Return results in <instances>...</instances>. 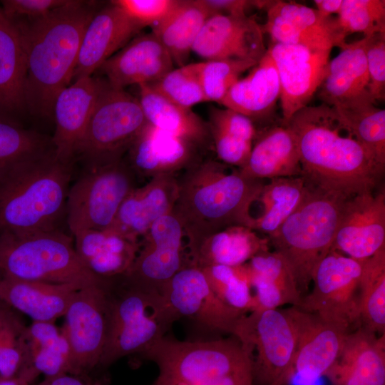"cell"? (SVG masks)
Segmentation results:
<instances>
[{
    "mask_svg": "<svg viewBox=\"0 0 385 385\" xmlns=\"http://www.w3.org/2000/svg\"><path fill=\"white\" fill-rule=\"evenodd\" d=\"M2 277H3V276H2V274H1V272H0V281H1V278H2Z\"/></svg>",
    "mask_w": 385,
    "mask_h": 385,
    "instance_id": "obj_53",
    "label": "cell"
},
{
    "mask_svg": "<svg viewBox=\"0 0 385 385\" xmlns=\"http://www.w3.org/2000/svg\"><path fill=\"white\" fill-rule=\"evenodd\" d=\"M0 272L14 279L86 287L103 280L81 261L73 237L59 229L0 235Z\"/></svg>",
    "mask_w": 385,
    "mask_h": 385,
    "instance_id": "obj_8",
    "label": "cell"
},
{
    "mask_svg": "<svg viewBox=\"0 0 385 385\" xmlns=\"http://www.w3.org/2000/svg\"><path fill=\"white\" fill-rule=\"evenodd\" d=\"M205 149L147 123L125 158L139 178L178 175L205 158Z\"/></svg>",
    "mask_w": 385,
    "mask_h": 385,
    "instance_id": "obj_21",
    "label": "cell"
},
{
    "mask_svg": "<svg viewBox=\"0 0 385 385\" xmlns=\"http://www.w3.org/2000/svg\"><path fill=\"white\" fill-rule=\"evenodd\" d=\"M107 279L80 289L60 329L69 349V374L90 379L98 369L106 335Z\"/></svg>",
    "mask_w": 385,
    "mask_h": 385,
    "instance_id": "obj_13",
    "label": "cell"
},
{
    "mask_svg": "<svg viewBox=\"0 0 385 385\" xmlns=\"http://www.w3.org/2000/svg\"><path fill=\"white\" fill-rule=\"evenodd\" d=\"M215 14L246 16L251 8H257L259 1L248 0H204Z\"/></svg>",
    "mask_w": 385,
    "mask_h": 385,
    "instance_id": "obj_50",
    "label": "cell"
},
{
    "mask_svg": "<svg viewBox=\"0 0 385 385\" xmlns=\"http://www.w3.org/2000/svg\"><path fill=\"white\" fill-rule=\"evenodd\" d=\"M182 224L172 212L155 221L139 240L135 259L123 275L130 282L161 294L166 283L187 265Z\"/></svg>",
    "mask_w": 385,
    "mask_h": 385,
    "instance_id": "obj_14",
    "label": "cell"
},
{
    "mask_svg": "<svg viewBox=\"0 0 385 385\" xmlns=\"http://www.w3.org/2000/svg\"><path fill=\"white\" fill-rule=\"evenodd\" d=\"M267 237H260L245 226H231L216 232L186 251L189 265L203 268L210 265L237 267L258 253L270 250Z\"/></svg>",
    "mask_w": 385,
    "mask_h": 385,
    "instance_id": "obj_33",
    "label": "cell"
},
{
    "mask_svg": "<svg viewBox=\"0 0 385 385\" xmlns=\"http://www.w3.org/2000/svg\"><path fill=\"white\" fill-rule=\"evenodd\" d=\"M307 189L302 176L274 178L265 183L255 202L260 204L261 211L254 217L252 229L267 237L272 235L296 210Z\"/></svg>",
    "mask_w": 385,
    "mask_h": 385,
    "instance_id": "obj_37",
    "label": "cell"
},
{
    "mask_svg": "<svg viewBox=\"0 0 385 385\" xmlns=\"http://www.w3.org/2000/svg\"><path fill=\"white\" fill-rule=\"evenodd\" d=\"M106 335L98 369L122 357L142 355L166 336L179 318L163 295L124 276L107 279Z\"/></svg>",
    "mask_w": 385,
    "mask_h": 385,
    "instance_id": "obj_6",
    "label": "cell"
},
{
    "mask_svg": "<svg viewBox=\"0 0 385 385\" xmlns=\"http://www.w3.org/2000/svg\"><path fill=\"white\" fill-rule=\"evenodd\" d=\"M262 25L247 15L215 14L205 23L192 52L208 60L259 62L267 48Z\"/></svg>",
    "mask_w": 385,
    "mask_h": 385,
    "instance_id": "obj_20",
    "label": "cell"
},
{
    "mask_svg": "<svg viewBox=\"0 0 385 385\" xmlns=\"http://www.w3.org/2000/svg\"><path fill=\"white\" fill-rule=\"evenodd\" d=\"M324 376L332 385H385V334L361 325L349 332Z\"/></svg>",
    "mask_w": 385,
    "mask_h": 385,
    "instance_id": "obj_25",
    "label": "cell"
},
{
    "mask_svg": "<svg viewBox=\"0 0 385 385\" xmlns=\"http://www.w3.org/2000/svg\"><path fill=\"white\" fill-rule=\"evenodd\" d=\"M214 12L204 0H180L152 32L167 49L173 63L187 64L193 44L206 21Z\"/></svg>",
    "mask_w": 385,
    "mask_h": 385,
    "instance_id": "obj_35",
    "label": "cell"
},
{
    "mask_svg": "<svg viewBox=\"0 0 385 385\" xmlns=\"http://www.w3.org/2000/svg\"><path fill=\"white\" fill-rule=\"evenodd\" d=\"M280 98L278 73L268 50L249 73L239 78L221 102L253 123L268 120Z\"/></svg>",
    "mask_w": 385,
    "mask_h": 385,
    "instance_id": "obj_32",
    "label": "cell"
},
{
    "mask_svg": "<svg viewBox=\"0 0 385 385\" xmlns=\"http://www.w3.org/2000/svg\"><path fill=\"white\" fill-rule=\"evenodd\" d=\"M366 43V36L350 43L346 42L339 47V53L329 60L317 91L322 103L344 107L364 101L373 102L369 92Z\"/></svg>",
    "mask_w": 385,
    "mask_h": 385,
    "instance_id": "obj_27",
    "label": "cell"
},
{
    "mask_svg": "<svg viewBox=\"0 0 385 385\" xmlns=\"http://www.w3.org/2000/svg\"><path fill=\"white\" fill-rule=\"evenodd\" d=\"M167 49L153 33L137 35L100 67L113 87L152 83L173 69Z\"/></svg>",
    "mask_w": 385,
    "mask_h": 385,
    "instance_id": "obj_23",
    "label": "cell"
},
{
    "mask_svg": "<svg viewBox=\"0 0 385 385\" xmlns=\"http://www.w3.org/2000/svg\"><path fill=\"white\" fill-rule=\"evenodd\" d=\"M178 194V175L149 179L126 197L111 228L139 241L155 221L172 212Z\"/></svg>",
    "mask_w": 385,
    "mask_h": 385,
    "instance_id": "obj_26",
    "label": "cell"
},
{
    "mask_svg": "<svg viewBox=\"0 0 385 385\" xmlns=\"http://www.w3.org/2000/svg\"><path fill=\"white\" fill-rule=\"evenodd\" d=\"M262 25L272 43L301 45L319 50H332L346 41L337 17H326L316 9L295 1H271Z\"/></svg>",
    "mask_w": 385,
    "mask_h": 385,
    "instance_id": "obj_17",
    "label": "cell"
},
{
    "mask_svg": "<svg viewBox=\"0 0 385 385\" xmlns=\"http://www.w3.org/2000/svg\"><path fill=\"white\" fill-rule=\"evenodd\" d=\"M280 83L282 122L308 106L327 72L332 50L270 43L267 48Z\"/></svg>",
    "mask_w": 385,
    "mask_h": 385,
    "instance_id": "obj_16",
    "label": "cell"
},
{
    "mask_svg": "<svg viewBox=\"0 0 385 385\" xmlns=\"http://www.w3.org/2000/svg\"><path fill=\"white\" fill-rule=\"evenodd\" d=\"M343 0H314L316 9L326 17L332 16L334 14L339 13Z\"/></svg>",
    "mask_w": 385,
    "mask_h": 385,
    "instance_id": "obj_51",
    "label": "cell"
},
{
    "mask_svg": "<svg viewBox=\"0 0 385 385\" xmlns=\"http://www.w3.org/2000/svg\"><path fill=\"white\" fill-rule=\"evenodd\" d=\"M366 37L369 92L373 102L376 103L385 97V33Z\"/></svg>",
    "mask_w": 385,
    "mask_h": 385,
    "instance_id": "obj_46",
    "label": "cell"
},
{
    "mask_svg": "<svg viewBox=\"0 0 385 385\" xmlns=\"http://www.w3.org/2000/svg\"><path fill=\"white\" fill-rule=\"evenodd\" d=\"M346 200L307 185L296 210L267 237L289 265L302 297L317 266L332 250Z\"/></svg>",
    "mask_w": 385,
    "mask_h": 385,
    "instance_id": "obj_7",
    "label": "cell"
},
{
    "mask_svg": "<svg viewBox=\"0 0 385 385\" xmlns=\"http://www.w3.org/2000/svg\"><path fill=\"white\" fill-rule=\"evenodd\" d=\"M73 237L81 261L91 273L103 279L125 275L139 248V241L111 228L81 231Z\"/></svg>",
    "mask_w": 385,
    "mask_h": 385,
    "instance_id": "obj_30",
    "label": "cell"
},
{
    "mask_svg": "<svg viewBox=\"0 0 385 385\" xmlns=\"http://www.w3.org/2000/svg\"><path fill=\"white\" fill-rule=\"evenodd\" d=\"M147 123L138 98L103 78L76 156L84 165L123 159Z\"/></svg>",
    "mask_w": 385,
    "mask_h": 385,
    "instance_id": "obj_10",
    "label": "cell"
},
{
    "mask_svg": "<svg viewBox=\"0 0 385 385\" xmlns=\"http://www.w3.org/2000/svg\"><path fill=\"white\" fill-rule=\"evenodd\" d=\"M140 356L158 367L153 385H255L251 355L234 336L197 341L165 336Z\"/></svg>",
    "mask_w": 385,
    "mask_h": 385,
    "instance_id": "obj_5",
    "label": "cell"
},
{
    "mask_svg": "<svg viewBox=\"0 0 385 385\" xmlns=\"http://www.w3.org/2000/svg\"><path fill=\"white\" fill-rule=\"evenodd\" d=\"M161 294L179 319L187 317L210 333L234 335L247 314L223 303L211 289L201 269L186 265L163 287Z\"/></svg>",
    "mask_w": 385,
    "mask_h": 385,
    "instance_id": "obj_15",
    "label": "cell"
},
{
    "mask_svg": "<svg viewBox=\"0 0 385 385\" xmlns=\"http://www.w3.org/2000/svg\"><path fill=\"white\" fill-rule=\"evenodd\" d=\"M297 332V347L289 373L313 381L324 376L337 358L346 334V327L326 321L297 307L289 308Z\"/></svg>",
    "mask_w": 385,
    "mask_h": 385,
    "instance_id": "obj_19",
    "label": "cell"
},
{
    "mask_svg": "<svg viewBox=\"0 0 385 385\" xmlns=\"http://www.w3.org/2000/svg\"><path fill=\"white\" fill-rule=\"evenodd\" d=\"M26 64L19 34L0 7V115L25 108Z\"/></svg>",
    "mask_w": 385,
    "mask_h": 385,
    "instance_id": "obj_36",
    "label": "cell"
},
{
    "mask_svg": "<svg viewBox=\"0 0 385 385\" xmlns=\"http://www.w3.org/2000/svg\"><path fill=\"white\" fill-rule=\"evenodd\" d=\"M138 87L139 95L137 98L148 123L192 142L205 150L212 147L208 123L205 122L191 108L171 102L148 84Z\"/></svg>",
    "mask_w": 385,
    "mask_h": 385,
    "instance_id": "obj_34",
    "label": "cell"
},
{
    "mask_svg": "<svg viewBox=\"0 0 385 385\" xmlns=\"http://www.w3.org/2000/svg\"><path fill=\"white\" fill-rule=\"evenodd\" d=\"M285 124L296 136L308 185L346 199L375 190L385 166L340 123L332 107L307 106Z\"/></svg>",
    "mask_w": 385,
    "mask_h": 385,
    "instance_id": "obj_1",
    "label": "cell"
},
{
    "mask_svg": "<svg viewBox=\"0 0 385 385\" xmlns=\"http://www.w3.org/2000/svg\"><path fill=\"white\" fill-rule=\"evenodd\" d=\"M101 385H104V384H101ZM152 385H153V384H152Z\"/></svg>",
    "mask_w": 385,
    "mask_h": 385,
    "instance_id": "obj_54",
    "label": "cell"
},
{
    "mask_svg": "<svg viewBox=\"0 0 385 385\" xmlns=\"http://www.w3.org/2000/svg\"><path fill=\"white\" fill-rule=\"evenodd\" d=\"M337 20L345 37L354 33L364 36L385 33V1L343 0Z\"/></svg>",
    "mask_w": 385,
    "mask_h": 385,
    "instance_id": "obj_44",
    "label": "cell"
},
{
    "mask_svg": "<svg viewBox=\"0 0 385 385\" xmlns=\"http://www.w3.org/2000/svg\"><path fill=\"white\" fill-rule=\"evenodd\" d=\"M81 285L25 281L2 277L0 301L33 322H51L63 317Z\"/></svg>",
    "mask_w": 385,
    "mask_h": 385,
    "instance_id": "obj_28",
    "label": "cell"
},
{
    "mask_svg": "<svg viewBox=\"0 0 385 385\" xmlns=\"http://www.w3.org/2000/svg\"><path fill=\"white\" fill-rule=\"evenodd\" d=\"M361 267V261L331 250L317 266L313 289L302 297L298 308L349 331L355 329L360 326Z\"/></svg>",
    "mask_w": 385,
    "mask_h": 385,
    "instance_id": "obj_12",
    "label": "cell"
},
{
    "mask_svg": "<svg viewBox=\"0 0 385 385\" xmlns=\"http://www.w3.org/2000/svg\"><path fill=\"white\" fill-rule=\"evenodd\" d=\"M361 262L360 325L385 334V247Z\"/></svg>",
    "mask_w": 385,
    "mask_h": 385,
    "instance_id": "obj_39",
    "label": "cell"
},
{
    "mask_svg": "<svg viewBox=\"0 0 385 385\" xmlns=\"http://www.w3.org/2000/svg\"><path fill=\"white\" fill-rule=\"evenodd\" d=\"M257 63L232 59L208 60L197 63L199 78L206 101L220 104L240 75Z\"/></svg>",
    "mask_w": 385,
    "mask_h": 385,
    "instance_id": "obj_45",
    "label": "cell"
},
{
    "mask_svg": "<svg viewBox=\"0 0 385 385\" xmlns=\"http://www.w3.org/2000/svg\"><path fill=\"white\" fill-rule=\"evenodd\" d=\"M73 161L54 149L0 168V235L58 229L66 216Z\"/></svg>",
    "mask_w": 385,
    "mask_h": 385,
    "instance_id": "obj_4",
    "label": "cell"
},
{
    "mask_svg": "<svg viewBox=\"0 0 385 385\" xmlns=\"http://www.w3.org/2000/svg\"><path fill=\"white\" fill-rule=\"evenodd\" d=\"M142 29L111 1L96 11L85 29L73 79L91 76Z\"/></svg>",
    "mask_w": 385,
    "mask_h": 385,
    "instance_id": "obj_24",
    "label": "cell"
},
{
    "mask_svg": "<svg viewBox=\"0 0 385 385\" xmlns=\"http://www.w3.org/2000/svg\"><path fill=\"white\" fill-rule=\"evenodd\" d=\"M27 327L12 308L0 301V380L17 377L23 370Z\"/></svg>",
    "mask_w": 385,
    "mask_h": 385,
    "instance_id": "obj_40",
    "label": "cell"
},
{
    "mask_svg": "<svg viewBox=\"0 0 385 385\" xmlns=\"http://www.w3.org/2000/svg\"><path fill=\"white\" fill-rule=\"evenodd\" d=\"M205 158L178 175V194L172 213L188 242L186 251L207 236L231 226L252 229V208L265 180L242 175L239 170Z\"/></svg>",
    "mask_w": 385,
    "mask_h": 385,
    "instance_id": "obj_3",
    "label": "cell"
},
{
    "mask_svg": "<svg viewBox=\"0 0 385 385\" xmlns=\"http://www.w3.org/2000/svg\"><path fill=\"white\" fill-rule=\"evenodd\" d=\"M140 27L159 24L179 3L180 0H113Z\"/></svg>",
    "mask_w": 385,
    "mask_h": 385,
    "instance_id": "obj_47",
    "label": "cell"
},
{
    "mask_svg": "<svg viewBox=\"0 0 385 385\" xmlns=\"http://www.w3.org/2000/svg\"><path fill=\"white\" fill-rule=\"evenodd\" d=\"M103 83V78H79L56 96L53 106L56 129L51 140L58 158L73 161Z\"/></svg>",
    "mask_w": 385,
    "mask_h": 385,
    "instance_id": "obj_22",
    "label": "cell"
},
{
    "mask_svg": "<svg viewBox=\"0 0 385 385\" xmlns=\"http://www.w3.org/2000/svg\"><path fill=\"white\" fill-rule=\"evenodd\" d=\"M84 165L67 195L66 218L72 235L88 230L111 228L121 204L138 187L139 179L124 158Z\"/></svg>",
    "mask_w": 385,
    "mask_h": 385,
    "instance_id": "obj_9",
    "label": "cell"
},
{
    "mask_svg": "<svg viewBox=\"0 0 385 385\" xmlns=\"http://www.w3.org/2000/svg\"><path fill=\"white\" fill-rule=\"evenodd\" d=\"M371 101L332 107L340 123L385 166V110Z\"/></svg>",
    "mask_w": 385,
    "mask_h": 385,
    "instance_id": "obj_38",
    "label": "cell"
},
{
    "mask_svg": "<svg viewBox=\"0 0 385 385\" xmlns=\"http://www.w3.org/2000/svg\"><path fill=\"white\" fill-rule=\"evenodd\" d=\"M244 265L254 290V311L279 309L285 304L299 307L302 297L289 265L280 254L263 251Z\"/></svg>",
    "mask_w": 385,
    "mask_h": 385,
    "instance_id": "obj_31",
    "label": "cell"
},
{
    "mask_svg": "<svg viewBox=\"0 0 385 385\" xmlns=\"http://www.w3.org/2000/svg\"><path fill=\"white\" fill-rule=\"evenodd\" d=\"M238 170L247 178L261 180L302 176L294 132L282 122L266 128L256 135L246 164Z\"/></svg>",
    "mask_w": 385,
    "mask_h": 385,
    "instance_id": "obj_29",
    "label": "cell"
},
{
    "mask_svg": "<svg viewBox=\"0 0 385 385\" xmlns=\"http://www.w3.org/2000/svg\"><path fill=\"white\" fill-rule=\"evenodd\" d=\"M53 150L51 139L0 115V168Z\"/></svg>",
    "mask_w": 385,
    "mask_h": 385,
    "instance_id": "obj_42",
    "label": "cell"
},
{
    "mask_svg": "<svg viewBox=\"0 0 385 385\" xmlns=\"http://www.w3.org/2000/svg\"><path fill=\"white\" fill-rule=\"evenodd\" d=\"M148 85L162 96L182 107L191 108L195 104L207 101L199 78L197 63L173 68Z\"/></svg>",
    "mask_w": 385,
    "mask_h": 385,
    "instance_id": "obj_43",
    "label": "cell"
},
{
    "mask_svg": "<svg viewBox=\"0 0 385 385\" xmlns=\"http://www.w3.org/2000/svg\"><path fill=\"white\" fill-rule=\"evenodd\" d=\"M252 359L255 385H288L297 332L287 309L256 310L240 319L235 332Z\"/></svg>",
    "mask_w": 385,
    "mask_h": 385,
    "instance_id": "obj_11",
    "label": "cell"
},
{
    "mask_svg": "<svg viewBox=\"0 0 385 385\" xmlns=\"http://www.w3.org/2000/svg\"><path fill=\"white\" fill-rule=\"evenodd\" d=\"M385 247V191L347 198L342 206L332 250L364 261Z\"/></svg>",
    "mask_w": 385,
    "mask_h": 385,
    "instance_id": "obj_18",
    "label": "cell"
},
{
    "mask_svg": "<svg viewBox=\"0 0 385 385\" xmlns=\"http://www.w3.org/2000/svg\"><path fill=\"white\" fill-rule=\"evenodd\" d=\"M0 385H32L27 383L19 377H15L9 379L0 380Z\"/></svg>",
    "mask_w": 385,
    "mask_h": 385,
    "instance_id": "obj_52",
    "label": "cell"
},
{
    "mask_svg": "<svg viewBox=\"0 0 385 385\" xmlns=\"http://www.w3.org/2000/svg\"><path fill=\"white\" fill-rule=\"evenodd\" d=\"M217 297L228 307L243 314L255 310V304L245 265H210L200 268Z\"/></svg>",
    "mask_w": 385,
    "mask_h": 385,
    "instance_id": "obj_41",
    "label": "cell"
},
{
    "mask_svg": "<svg viewBox=\"0 0 385 385\" xmlns=\"http://www.w3.org/2000/svg\"><path fill=\"white\" fill-rule=\"evenodd\" d=\"M69 0H3L1 7L11 21H30L42 18Z\"/></svg>",
    "mask_w": 385,
    "mask_h": 385,
    "instance_id": "obj_48",
    "label": "cell"
},
{
    "mask_svg": "<svg viewBox=\"0 0 385 385\" xmlns=\"http://www.w3.org/2000/svg\"><path fill=\"white\" fill-rule=\"evenodd\" d=\"M95 2L69 0L46 16L11 21L22 43L26 64L25 108L53 117L58 93L73 79L85 29L96 12Z\"/></svg>",
    "mask_w": 385,
    "mask_h": 385,
    "instance_id": "obj_2",
    "label": "cell"
},
{
    "mask_svg": "<svg viewBox=\"0 0 385 385\" xmlns=\"http://www.w3.org/2000/svg\"><path fill=\"white\" fill-rule=\"evenodd\" d=\"M207 123L211 126L233 133L251 143L254 142L257 135L253 121L247 116L230 108H211Z\"/></svg>",
    "mask_w": 385,
    "mask_h": 385,
    "instance_id": "obj_49",
    "label": "cell"
}]
</instances>
